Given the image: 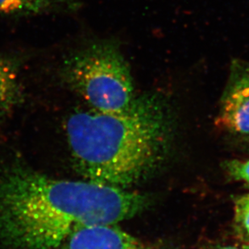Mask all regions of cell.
<instances>
[{"mask_svg": "<svg viewBox=\"0 0 249 249\" xmlns=\"http://www.w3.org/2000/svg\"><path fill=\"white\" fill-rule=\"evenodd\" d=\"M149 204L146 195L31 169L0 177V243L12 249H59L77 231L115 225Z\"/></svg>", "mask_w": 249, "mask_h": 249, "instance_id": "6da1fadb", "label": "cell"}, {"mask_svg": "<svg viewBox=\"0 0 249 249\" xmlns=\"http://www.w3.org/2000/svg\"><path fill=\"white\" fill-rule=\"evenodd\" d=\"M171 125L165 97L148 92L126 112L76 111L66 130L74 165L87 181L127 189L162 163Z\"/></svg>", "mask_w": 249, "mask_h": 249, "instance_id": "7a4b0ae2", "label": "cell"}, {"mask_svg": "<svg viewBox=\"0 0 249 249\" xmlns=\"http://www.w3.org/2000/svg\"><path fill=\"white\" fill-rule=\"evenodd\" d=\"M60 76L95 111L126 112L137 99L129 65L114 40L93 43L73 53L64 61Z\"/></svg>", "mask_w": 249, "mask_h": 249, "instance_id": "3957f363", "label": "cell"}, {"mask_svg": "<svg viewBox=\"0 0 249 249\" xmlns=\"http://www.w3.org/2000/svg\"><path fill=\"white\" fill-rule=\"evenodd\" d=\"M215 123L228 132L249 136V61H231Z\"/></svg>", "mask_w": 249, "mask_h": 249, "instance_id": "277c9868", "label": "cell"}, {"mask_svg": "<svg viewBox=\"0 0 249 249\" xmlns=\"http://www.w3.org/2000/svg\"><path fill=\"white\" fill-rule=\"evenodd\" d=\"M59 249H153L115 225H99L73 232Z\"/></svg>", "mask_w": 249, "mask_h": 249, "instance_id": "5b68a950", "label": "cell"}, {"mask_svg": "<svg viewBox=\"0 0 249 249\" xmlns=\"http://www.w3.org/2000/svg\"><path fill=\"white\" fill-rule=\"evenodd\" d=\"M18 61L0 56V109H11L24 100Z\"/></svg>", "mask_w": 249, "mask_h": 249, "instance_id": "8992f818", "label": "cell"}, {"mask_svg": "<svg viewBox=\"0 0 249 249\" xmlns=\"http://www.w3.org/2000/svg\"><path fill=\"white\" fill-rule=\"evenodd\" d=\"M56 0H0V13L38 14L51 9Z\"/></svg>", "mask_w": 249, "mask_h": 249, "instance_id": "52a82bcc", "label": "cell"}, {"mask_svg": "<svg viewBox=\"0 0 249 249\" xmlns=\"http://www.w3.org/2000/svg\"><path fill=\"white\" fill-rule=\"evenodd\" d=\"M233 224L240 240L249 242V194L235 199Z\"/></svg>", "mask_w": 249, "mask_h": 249, "instance_id": "ba28073f", "label": "cell"}, {"mask_svg": "<svg viewBox=\"0 0 249 249\" xmlns=\"http://www.w3.org/2000/svg\"><path fill=\"white\" fill-rule=\"evenodd\" d=\"M224 169L231 178L241 181L249 187V159L228 160L224 163Z\"/></svg>", "mask_w": 249, "mask_h": 249, "instance_id": "9c48e42d", "label": "cell"}, {"mask_svg": "<svg viewBox=\"0 0 249 249\" xmlns=\"http://www.w3.org/2000/svg\"><path fill=\"white\" fill-rule=\"evenodd\" d=\"M216 249H249V248H245L244 246H235V245H228V246H223Z\"/></svg>", "mask_w": 249, "mask_h": 249, "instance_id": "30bf717a", "label": "cell"}, {"mask_svg": "<svg viewBox=\"0 0 249 249\" xmlns=\"http://www.w3.org/2000/svg\"><path fill=\"white\" fill-rule=\"evenodd\" d=\"M247 141H248V143H249V137H248Z\"/></svg>", "mask_w": 249, "mask_h": 249, "instance_id": "8fae6325", "label": "cell"}]
</instances>
